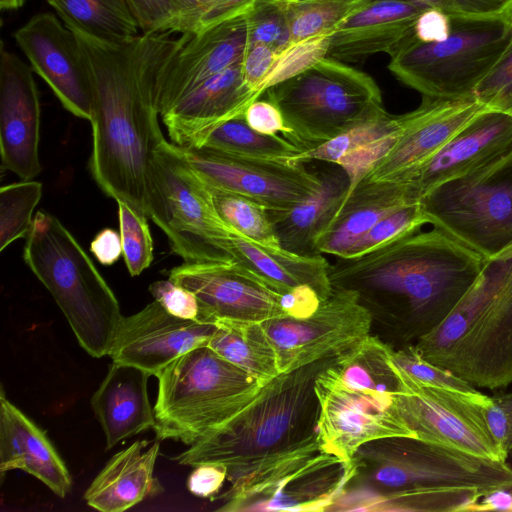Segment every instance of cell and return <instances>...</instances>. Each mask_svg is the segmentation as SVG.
<instances>
[{
    "mask_svg": "<svg viewBox=\"0 0 512 512\" xmlns=\"http://www.w3.org/2000/svg\"><path fill=\"white\" fill-rule=\"evenodd\" d=\"M496 17L500 18L512 27V0H510L504 9Z\"/></svg>",
    "mask_w": 512,
    "mask_h": 512,
    "instance_id": "59",
    "label": "cell"
},
{
    "mask_svg": "<svg viewBox=\"0 0 512 512\" xmlns=\"http://www.w3.org/2000/svg\"><path fill=\"white\" fill-rule=\"evenodd\" d=\"M142 33L173 32L177 18L174 0H128Z\"/></svg>",
    "mask_w": 512,
    "mask_h": 512,
    "instance_id": "48",
    "label": "cell"
},
{
    "mask_svg": "<svg viewBox=\"0 0 512 512\" xmlns=\"http://www.w3.org/2000/svg\"><path fill=\"white\" fill-rule=\"evenodd\" d=\"M169 279L195 294L200 322H264L287 316L281 294L236 262L184 261L169 271Z\"/></svg>",
    "mask_w": 512,
    "mask_h": 512,
    "instance_id": "17",
    "label": "cell"
},
{
    "mask_svg": "<svg viewBox=\"0 0 512 512\" xmlns=\"http://www.w3.org/2000/svg\"><path fill=\"white\" fill-rule=\"evenodd\" d=\"M321 174V186L309 198L284 212H269L283 249L299 255H316L315 241L327 227L349 190V179L338 165Z\"/></svg>",
    "mask_w": 512,
    "mask_h": 512,
    "instance_id": "31",
    "label": "cell"
},
{
    "mask_svg": "<svg viewBox=\"0 0 512 512\" xmlns=\"http://www.w3.org/2000/svg\"><path fill=\"white\" fill-rule=\"evenodd\" d=\"M208 189L218 215L233 234L265 247L282 248L264 206L239 194Z\"/></svg>",
    "mask_w": 512,
    "mask_h": 512,
    "instance_id": "38",
    "label": "cell"
},
{
    "mask_svg": "<svg viewBox=\"0 0 512 512\" xmlns=\"http://www.w3.org/2000/svg\"><path fill=\"white\" fill-rule=\"evenodd\" d=\"M71 31L93 84L91 174L107 196L148 218V167L166 140L158 121L159 81L178 38L170 31L147 32L110 44Z\"/></svg>",
    "mask_w": 512,
    "mask_h": 512,
    "instance_id": "1",
    "label": "cell"
},
{
    "mask_svg": "<svg viewBox=\"0 0 512 512\" xmlns=\"http://www.w3.org/2000/svg\"><path fill=\"white\" fill-rule=\"evenodd\" d=\"M474 96L487 109L512 116V41L490 72L478 84Z\"/></svg>",
    "mask_w": 512,
    "mask_h": 512,
    "instance_id": "45",
    "label": "cell"
},
{
    "mask_svg": "<svg viewBox=\"0 0 512 512\" xmlns=\"http://www.w3.org/2000/svg\"><path fill=\"white\" fill-rule=\"evenodd\" d=\"M353 479L379 493L376 499L468 489L482 495L512 489V466L417 437L381 438L362 445L352 461Z\"/></svg>",
    "mask_w": 512,
    "mask_h": 512,
    "instance_id": "6",
    "label": "cell"
},
{
    "mask_svg": "<svg viewBox=\"0 0 512 512\" xmlns=\"http://www.w3.org/2000/svg\"><path fill=\"white\" fill-rule=\"evenodd\" d=\"M333 33L334 31H330L292 43L280 53L263 83V92L265 93L271 86L302 73L326 57Z\"/></svg>",
    "mask_w": 512,
    "mask_h": 512,
    "instance_id": "43",
    "label": "cell"
},
{
    "mask_svg": "<svg viewBox=\"0 0 512 512\" xmlns=\"http://www.w3.org/2000/svg\"><path fill=\"white\" fill-rule=\"evenodd\" d=\"M327 368L314 385L319 403L316 429L327 452L351 463L357 450L370 441L416 437L401 419L392 393L345 387Z\"/></svg>",
    "mask_w": 512,
    "mask_h": 512,
    "instance_id": "16",
    "label": "cell"
},
{
    "mask_svg": "<svg viewBox=\"0 0 512 512\" xmlns=\"http://www.w3.org/2000/svg\"><path fill=\"white\" fill-rule=\"evenodd\" d=\"M512 145V116L486 109L426 160L394 179L406 184L411 201H419L437 185L495 158Z\"/></svg>",
    "mask_w": 512,
    "mask_h": 512,
    "instance_id": "22",
    "label": "cell"
},
{
    "mask_svg": "<svg viewBox=\"0 0 512 512\" xmlns=\"http://www.w3.org/2000/svg\"><path fill=\"white\" fill-rule=\"evenodd\" d=\"M424 226L364 255L336 257L328 268L332 289L355 292L373 322L405 345L446 318L486 260L441 228Z\"/></svg>",
    "mask_w": 512,
    "mask_h": 512,
    "instance_id": "2",
    "label": "cell"
},
{
    "mask_svg": "<svg viewBox=\"0 0 512 512\" xmlns=\"http://www.w3.org/2000/svg\"><path fill=\"white\" fill-rule=\"evenodd\" d=\"M202 147L266 160H292L304 152L297 145L278 135H266L253 130L244 114L215 127Z\"/></svg>",
    "mask_w": 512,
    "mask_h": 512,
    "instance_id": "35",
    "label": "cell"
},
{
    "mask_svg": "<svg viewBox=\"0 0 512 512\" xmlns=\"http://www.w3.org/2000/svg\"><path fill=\"white\" fill-rule=\"evenodd\" d=\"M136 441L107 462L84 493L88 506L101 512H123L162 491L154 477L160 440L149 448Z\"/></svg>",
    "mask_w": 512,
    "mask_h": 512,
    "instance_id": "28",
    "label": "cell"
},
{
    "mask_svg": "<svg viewBox=\"0 0 512 512\" xmlns=\"http://www.w3.org/2000/svg\"><path fill=\"white\" fill-rule=\"evenodd\" d=\"M413 202L401 180H361L315 241L318 254L343 257L353 243L397 208Z\"/></svg>",
    "mask_w": 512,
    "mask_h": 512,
    "instance_id": "29",
    "label": "cell"
},
{
    "mask_svg": "<svg viewBox=\"0 0 512 512\" xmlns=\"http://www.w3.org/2000/svg\"><path fill=\"white\" fill-rule=\"evenodd\" d=\"M32 67L1 46V169L22 180L41 172L39 160L40 100Z\"/></svg>",
    "mask_w": 512,
    "mask_h": 512,
    "instance_id": "21",
    "label": "cell"
},
{
    "mask_svg": "<svg viewBox=\"0 0 512 512\" xmlns=\"http://www.w3.org/2000/svg\"><path fill=\"white\" fill-rule=\"evenodd\" d=\"M244 117L253 130L266 135L281 133L282 137L289 140L290 129L280 109L271 101L260 98L253 101L245 110Z\"/></svg>",
    "mask_w": 512,
    "mask_h": 512,
    "instance_id": "50",
    "label": "cell"
},
{
    "mask_svg": "<svg viewBox=\"0 0 512 512\" xmlns=\"http://www.w3.org/2000/svg\"><path fill=\"white\" fill-rule=\"evenodd\" d=\"M318 293L308 285H299L280 297V305L285 314L292 318H306L320 306Z\"/></svg>",
    "mask_w": 512,
    "mask_h": 512,
    "instance_id": "53",
    "label": "cell"
},
{
    "mask_svg": "<svg viewBox=\"0 0 512 512\" xmlns=\"http://www.w3.org/2000/svg\"><path fill=\"white\" fill-rule=\"evenodd\" d=\"M265 93L283 115L291 132L289 141L303 151L384 108L381 90L369 74L329 56Z\"/></svg>",
    "mask_w": 512,
    "mask_h": 512,
    "instance_id": "9",
    "label": "cell"
},
{
    "mask_svg": "<svg viewBox=\"0 0 512 512\" xmlns=\"http://www.w3.org/2000/svg\"><path fill=\"white\" fill-rule=\"evenodd\" d=\"M175 146L208 187L242 195L271 212L292 209L321 186V174L309 171L304 162Z\"/></svg>",
    "mask_w": 512,
    "mask_h": 512,
    "instance_id": "13",
    "label": "cell"
},
{
    "mask_svg": "<svg viewBox=\"0 0 512 512\" xmlns=\"http://www.w3.org/2000/svg\"><path fill=\"white\" fill-rule=\"evenodd\" d=\"M451 16L446 39L424 43L410 34L389 54V71L423 96L474 95L512 41V27L498 17Z\"/></svg>",
    "mask_w": 512,
    "mask_h": 512,
    "instance_id": "10",
    "label": "cell"
},
{
    "mask_svg": "<svg viewBox=\"0 0 512 512\" xmlns=\"http://www.w3.org/2000/svg\"><path fill=\"white\" fill-rule=\"evenodd\" d=\"M224 251L279 294L299 285L312 287L326 300L333 292L328 275L330 262L323 254L299 255L283 248H270L232 234Z\"/></svg>",
    "mask_w": 512,
    "mask_h": 512,
    "instance_id": "30",
    "label": "cell"
},
{
    "mask_svg": "<svg viewBox=\"0 0 512 512\" xmlns=\"http://www.w3.org/2000/svg\"><path fill=\"white\" fill-rule=\"evenodd\" d=\"M278 53L268 45L261 43H250L243 56L241 66L244 80L248 87L264 94L262 86L271 72Z\"/></svg>",
    "mask_w": 512,
    "mask_h": 512,
    "instance_id": "49",
    "label": "cell"
},
{
    "mask_svg": "<svg viewBox=\"0 0 512 512\" xmlns=\"http://www.w3.org/2000/svg\"><path fill=\"white\" fill-rule=\"evenodd\" d=\"M426 7L438 8L450 14L451 0H407Z\"/></svg>",
    "mask_w": 512,
    "mask_h": 512,
    "instance_id": "58",
    "label": "cell"
},
{
    "mask_svg": "<svg viewBox=\"0 0 512 512\" xmlns=\"http://www.w3.org/2000/svg\"><path fill=\"white\" fill-rule=\"evenodd\" d=\"M147 214L184 261L234 262L223 248L233 233L218 215L207 185L167 140L149 163Z\"/></svg>",
    "mask_w": 512,
    "mask_h": 512,
    "instance_id": "11",
    "label": "cell"
},
{
    "mask_svg": "<svg viewBox=\"0 0 512 512\" xmlns=\"http://www.w3.org/2000/svg\"><path fill=\"white\" fill-rule=\"evenodd\" d=\"M426 8L407 0H371L337 26L327 56L356 63L377 53L390 54L412 33Z\"/></svg>",
    "mask_w": 512,
    "mask_h": 512,
    "instance_id": "25",
    "label": "cell"
},
{
    "mask_svg": "<svg viewBox=\"0 0 512 512\" xmlns=\"http://www.w3.org/2000/svg\"><path fill=\"white\" fill-rule=\"evenodd\" d=\"M13 37L32 69L48 84L65 109L91 120L93 84L76 35L50 12L39 13Z\"/></svg>",
    "mask_w": 512,
    "mask_h": 512,
    "instance_id": "18",
    "label": "cell"
},
{
    "mask_svg": "<svg viewBox=\"0 0 512 512\" xmlns=\"http://www.w3.org/2000/svg\"><path fill=\"white\" fill-rule=\"evenodd\" d=\"M90 250L102 265H112L123 254L121 236L115 230L105 228L96 234Z\"/></svg>",
    "mask_w": 512,
    "mask_h": 512,
    "instance_id": "54",
    "label": "cell"
},
{
    "mask_svg": "<svg viewBox=\"0 0 512 512\" xmlns=\"http://www.w3.org/2000/svg\"><path fill=\"white\" fill-rule=\"evenodd\" d=\"M511 456H512V454H511Z\"/></svg>",
    "mask_w": 512,
    "mask_h": 512,
    "instance_id": "61",
    "label": "cell"
},
{
    "mask_svg": "<svg viewBox=\"0 0 512 512\" xmlns=\"http://www.w3.org/2000/svg\"><path fill=\"white\" fill-rule=\"evenodd\" d=\"M391 361L400 383L451 388L464 392L477 391L476 387L451 371L423 359L413 344L405 345L398 350L393 348Z\"/></svg>",
    "mask_w": 512,
    "mask_h": 512,
    "instance_id": "41",
    "label": "cell"
},
{
    "mask_svg": "<svg viewBox=\"0 0 512 512\" xmlns=\"http://www.w3.org/2000/svg\"><path fill=\"white\" fill-rule=\"evenodd\" d=\"M413 345L474 387L512 384V246L486 259L452 311Z\"/></svg>",
    "mask_w": 512,
    "mask_h": 512,
    "instance_id": "3",
    "label": "cell"
},
{
    "mask_svg": "<svg viewBox=\"0 0 512 512\" xmlns=\"http://www.w3.org/2000/svg\"><path fill=\"white\" fill-rule=\"evenodd\" d=\"M149 291L154 300L172 315L198 321V300L190 290L168 279L152 283Z\"/></svg>",
    "mask_w": 512,
    "mask_h": 512,
    "instance_id": "47",
    "label": "cell"
},
{
    "mask_svg": "<svg viewBox=\"0 0 512 512\" xmlns=\"http://www.w3.org/2000/svg\"><path fill=\"white\" fill-rule=\"evenodd\" d=\"M403 128V114L394 116L383 108L335 138L302 152L295 161L306 163L315 160L336 165L343 157L378 140L400 133Z\"/></svg>",
    "mask_w": 512,
    "mask_h": 512,
    "instance_id": "37",
    "label": "cell"
},
{
    "mask_svg": "<svg viewBox=\"0 0 512 512\" xmlns=\"http://www.w3.org/2000/svg\"><path fill=\"white\" fill-rule=\"evenodd\" d=\"M284 9L291 44L334 31L371 0H277Z\"/></svg>",
    "mask_w": 512,
    "mask_h": 512,
    "instance_id": "36",
    "label": "cell"
},
{
    "mask_svg": "<svg viewBox=\"0 0 512 512\" xmlns=\"http://www.w3.org/2000/svg\"><path fill=\"white\" fill-rule=\"evenodd\" d=\"M177 18L173 33L195 32L201 14L211 0H174Z\"/></svg>",
    "mask_w": 512,
    "mask_h": 512,
    "instance_id": "56",
    "label": "cell"
},
{
    "mask_svg": "<svg viewBox=\"0 0 512 512\" xmlns=\"http://www.w3.org/2000/svg\"><path fill=\"white\" fill-rule=\"evenodd\" d=\"M510 0H451L450 15L488 18L496 17Z\"/></svg>",
    "mask_w": 512,
    "mask_h": 512,
    "instance_id": "55",
    "label": "cell"
},
{
    "mask_svg": "<svg viewBox=\"0 0 512 512\" xmlns=\"http://www.w3.org/2000/svg\"><path fill=\"white\" fill-rule=\"evenodd\" d=\"M42 195V184L23 180L0 189V251L14 241L27 237L32 215Z\"/></svg>",
    "mask_w": 512,
    "mask_h": 512,
    "instance_id": "39",
    "label": "cell"
},
{
    "mask_svg": "<svg viewBox=\"0 0 512 512\" xmlns=\"http://www.w3.org/2000/svg\"><path fill=\"white\" fill-rule=\"evenodd\" d=\"M241 62L202 82L160 115L173 144L202 147L215 127L244 114L260 98L246 84Z\"/></svg>",
    "mask_w": 512,
    "mask_h": 512,
    "instance_id": "24",
    "label": "cell"
},
{
    "mask_svg": "<svg viewBox=\"0 0 512 512\" xmlns=\"http://www.w3.org/2000/svg\"><path fill=\"white\" fill-rule=\"evenodd\" d=\"M429 224L419 201L409 202L387 214L357 239L343 257L369 253L407 232Z\"/></svg>",
    "mask_w": 512,
    "mask_h": 512,
    "instance_id": "40",
    "label": "cell"
},
{
    "mask_svg": "<svg viewBox=\"0 0 512 512\" xmlns=\"http://www.w3.org/2000/svg\"><path fill=\"white\" fill-rule=\"evenodd\" d=\"M393 347L375 335H368L327 368L342 385L395 394L401 383L391 361Z\"/></svg>",
    "mask_w": 512,
    "mask_h": 512,
    "instance_id": "34",
    "label": "cell"
},
{
    "mask_svg": "<svg viewBox=\"0 0 512 512\" xmlns=\"http://www.w3.org/2000/svg\"><path fill=\"white\" fill-rule=\"evenodd\" d=\"M156 377V439L189 446L240 412L264 385L207 345L179 356Z\"/></svg>",
    "mask_w": 512,
    "mask_h": 512,
    "instance_id": "7",
    "label": "cell"
},
{
    "mask_svg": "<svg viewBox=\"0 0 512 512\" xmlns=\"http://www.w3.org/2000/svg\"><path fill=\"white\" fill-rule=\"evenodd\" d=\"M207 343L218 355L266 384L280 374L277 354L262 322L218 320Z\"/></svg>",
    "mask_w": 512,
    "mask_h": 512,
    "instance_id": "32",
    "label": "cell"
},
{
    "mask_svg": "<svg viewBox=\"0 0 512 512\" xmlns=\"http://www.w3.org/2000/svg\"><path fill=\"white\" fill-rule=\"evenodd\" d=\"M248 45L247 15L200 32L181 33L160 77V115L202 82L241 62Z\"/></svg>",
    "mask_w": 512,
    "mask_h": 512,
    "instance_id": "20",
    "label": "cell"
},
{
    "mask_svg": "<svg viewBox=\"0 0 512 512\" xmlns=\"http://www.w3.org/2000/svg\"><path fill=\"white\" fill-rule=\"evenodd\" d=\"M471 511H512V489L499 488L489 491L480 498Z\"/></svg>",
    "mask_w": 512,
    "mask_h": 512,
    "instance_id": "57",
    "label": "cell"
},
{
    "mask_svg": "<svg viewBox=\"0 0 512 512\" xmlns=\"http://www.w3.org/2000/svg\"><path fill=\"white\" fill-rule=\"evenodd\" d=\"M23 259L53 296L80 346L94 358L109 355L122 318L120 306L71 232L52 214L38 211Z\"/></svg>",
    "mask_w": 512,
    "mask_h": 512,
    "instance_id": "5",
    "label": "cell"
},
{
    "mask_svg": "<svg viewBox=\"0 0 512 512\" xmlns=\"http://www.w3.org/2000/svg\"><path fill=\"white\" fill-rule=\"evenodd\" d=\"M429 224L484 258L512 246V145L419 200Z\"/></svg>",
    "mask_w": 512,
    "mask_h": 512,
    "instance_id": "12",
    "label": "cell"
},
{
    "mask_svg": "<svg viewBox=\"0 0 512 512\" xmlns=\"http://www.w3.org/2000/svg\"><path fill=\"white\" fill-rule=\"evenodd\" d=\"M335 358L280 373L240 412L175 460L190 467L225 466L229 476L302 441L317 430L315 380Z\"/></svg>",
    "mask_w": 512,
    "mask_h": 512,
    "instance_id": "4",
    "label": "cell"
},
{
    "mask_svg": "<svg viewBox=\"0 0 512 512\" xmlns=\"http://www.w3.org/2000/svg\"><path fill=\"white\" fill-rule=\"evenodd\" d=\"M21 469L64 498L70 491L71 475L46 434L1 389L0 474Z\"/></svg>",
    "mask_w": 512,
    "mask_h": 512,
    "instance_id": "26",
    "label": "cell"
},
{
    "mask_svg": "<svg viewBox=\"0 0 512 512\" xmlns=\"http://www.w3.org/2000/svg\"><path fill=\"white\" fill-rule=\"evenodd\" d=\"M123 257L131 276L140 275L153 260V240L147 217L118 200Z\"/></svg>",
    "mask_w": 512,
    "mask_h": 512,
    "instance_id": "42",
    "label": "cell"
},
{
    "mask_svg": "<svg viewBox=\"0 0 512 512\" xmlns=\"http://www.w3.org/2000/svg\"><path fill=\"white\" fill-rule=\"evenodd\" d=\"M152 374L139 367L114 362L91 398V407L99 421L109 450L126 438L155 425L147 383Z\"/></svg>",
    "mask_w": 512,
    "mask_h": 512,
    "instance_id": "27",
    "label": "cell"
},
{
    "mask_svg": "<svg viewBox=\"0 0 512 512\" xmlns=\"http://www.w3.org/2000/svg\"><path fill=\"white\" fill-rule=\"evenodd\" d=\"M485 416L500 457L507 461L512 454V393L490 397Z\"/></svg>",
    "mask_w": 512,
    "mask_h": 512,
    "instance_id": "46",
    "label": "cell"
},
{
    "mask_svg": "<svg viewBox=\"0 0 512 512\" xmlns=\"http://www.w3.org/2000/svg\"><path fill=\"white\" fill-rule=\"evenodd\" d=\"M353 476L351 463L327 452L317 430L292 447L227 477L218 511L331 510Z\"/></svg>",
    "mask_w": 512,
    "mask_h": 512,
    "instance_id": "8",
    "label": "cell"
},
{
    "mask_svg": "<svg viewBox=\"0 0 512 512\" xmlns=\"http://www.w3.org/2000/svg\"><path fill=\"white\" fill-rule=\"evenodd\" d=\"M452 26V16L438 8H426L417 17L412 37L420 42L442 41L448 37Z\"/></svg>",
    "mask_w": 512,
    "mask_h": 512,
    "instance_id": "51",
    "label": "cell"
},
{
    "mask_svg": "<svg viewBox=\"0 0 512 512\" xmlns=\"http://www.w3.org/2000/svg\"><path fill=\"white\" fill-rule=\"evenodd\" d=\"M27 0H0L1 9H18L25 4Z\"/></svg>",
    "mask_w": 512,
    "mask_h": 512,
    "instance_id": "60",
    "label": "cell"
},
{
    "mask_svg": "<svg viewBox=\"0 0 512 512\" xmlns=\"http://www.w3.org/2000/svg\"><path fill=\"white\" fill-rule=\"evenodd\" d=\"M486 109L474 95L461 98L423 96L418 108L403 114L404 128L394 146L362 180L394 179L437 152Z\"/></svg>",
    "mask_w": 512,
    "mask_h": 512,
    "instance_id": "23",
    "label": "cell"
},
{
    "mask_svg": "<svg viewBox=\"0 0 512 512\" xmlns=\"http://www.w3.org/2000/svg\"><path fill=\"white\" fill-rule=\"evenodd\" d=\"M249 44L268 45L278 54L291 45L286 13L277 0H258L247 14Z\"/></svg>",
    "mask_w": 512,
    "mask_h": 512,
    "instance_id": "44",
    "label": "cell"
},
{
    "mask_svg": "<svg viewBox=\"0 0 512 512\" xmlns=\"http://www.w3.org/2000/svg\"><path fill=\"white\" fill-rule=\"evenodd\" d=\"M393 395L401 419L417 438L503 461L485 416L490 396L405 382Z\"/></svg>",
    "mask_w": 512,
    "mask_h": 512,
    "instance_id": "14",
    "label": "cell"
},
{
    "mask_svg": "<svg viewBox=\"0 0 512 512\" xmlns=\"http://www.w3.org/2000/svg\"><path fill=\"white\" fill-rule=\"evenodd\" d=\"M216 328L213 323L174 316L154 300L136 314L122 316L109 356L157 376L179 356L207 345Z\"/></svg>",
    "mask_w": 512,
    "mask_h": 512,
    "instance_id": "19",
    "label": "cell"
},
{
    "mask_svg": "<svg viewBox=\"0 0 512 512\" xmlns=\"http://www.w3.org/2000/svg\"><path fill=\"white\" fill-rule=\"evenodd\" d=\"M193 468L187 479L188 490L195 496L214 500L227 480V468L216 464H202Z\"/></svg>",
    "mask_w": 512,
    "mask_h": 512,
    "instance_id": "52",
    "label": "cell"
},
{
    "mask_svg": "<svg viewBox=\"0 0 512 512\" xmlns=\"http://www.w3.org/2000/svg\"><path fill=\"white\" fill-rule=\"evenodd\" d=\"M275 349L280 373L335 358L371 334L373 319L351 290H333L306 318L262 322Z\"/></svg>",
    "mask_w": 512,
    "mask_h": 512,
    "instance_id": "15",
    "label": "cell"
},
{
    "mask_svg": "<svg viewBox=\"0 0 512 512\" xmlns=\"http://www.w3.org/2000/svg\"><path fill=\"white\" fill-rule=\"evenodd\" d=\"M71 30L110 44L139 36L140 27L128 0H46Z\"/></svg>",
    "mask_w": 512,
    "mask_h": 512,
    "instance_id": "33",
    "label": "cell"
}]
</instances>
